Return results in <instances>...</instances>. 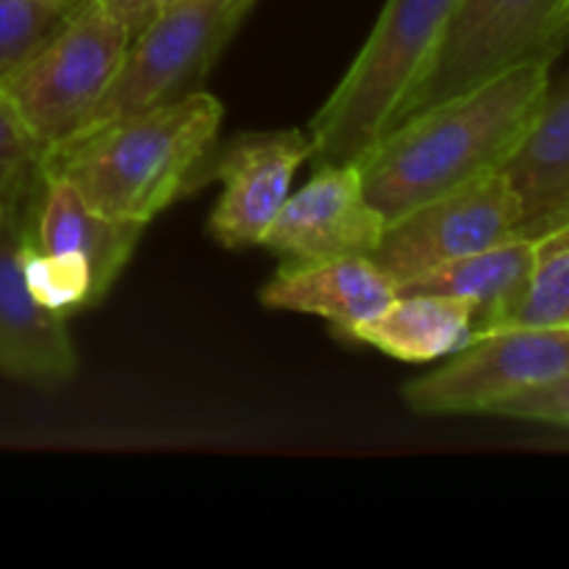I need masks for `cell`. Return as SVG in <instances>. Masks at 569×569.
I'll return each instance as SVG.
<instances>
[{"label":"cell","mask_w":569,"mask_h":569,"mask_svg":"<svg viewBox=\"0 0 569 569\" xmlns=\"http://www.w3.org/2000/svg\"><path fill=\"white\" fill-rule=\"evenodd\" d=\"M567 44H569V0L561 3L559 22H556V48H559V53L567 48Z\"/></svg>","instance_id":"cell-24"},{"label":"cell","mask_w":569,"mask_h":569,"mask_svg":"<svg viewBox=\"0 0 569 569\" xmlns=\"http://www.w3.org/2000/svg\"><path fill=\"white\" fill-rule=\"evenodd\" d=\"M522 222L526 206L506 172L498 170L387 222L370 259L400 289L450 261L515 237Z\"/></svg>","instance_id":"cell-8"},{"label":"cell","mask_w":569,"mask_h":569,"mask_svg":"<svg viewBox=\"0 0 569 569\" xmlns=\"http://www.w3.org/2000/svg\"><path fill=\"white\" fill-rule=\"evenodd\" d=\"M550 64H517L389 128L356 161L383 220L503 170L553 83Z\"/></svg>","instance_id":"cell-1"},{"label":"cell","mask_w":569,"mask_h":569,"mask_svg":"<svg viewBox=\"0 0 569 569\" xmlns=\"http://www.w3.org/2000/svg\"><path fill=\"white\" fill-rule=\"evenodd\" d=\"M306 161H311L309 128L248 131L222 142L220 150L214 144L200 170V183H222L209 214V237L228 250L264 242Z\"/></svg>","instance_id":"cell-9"},{"label":"cell","mask_w":569,"mask_h":569,"mask_svg":"<svg viewBox=\"0 0 569 569\" xmlns=\"http://www.w3.org/2000/svg\"><path fill=\"white\" fill-rule=\"evenodd\" d=\"M20 264L22 278H26L33 298L59 317H72L94 306L98 300H103L87 267L72 259H64V256H53L33 248L26 239V231H22Z\"/></svg>","instance_id":"cell-18"},{"label":"cell","mask_w":569,"mask_h":569,"mask_svg":"<svg viewBox=\"0 0 569 569\" xmlns=\"http://www.w3.org/2000/svg\"><path fill=\"white\" fill-rule=\"evenodd\" d=\"M383 231L387 220L367 198L356 161L320 164L289 194L261 244L283 261H322L372 256Z\"/></svg>","instance_id":"cell-10"},{"label":"cell","mask_w":569,"mask_h":569,"mask_svg":"<svg viewBox=\"0 0 569 569\" xmlns=\"http://www.w3.org/2000/svg\"><path fill=\"white\" fill-rule=\"evenodd\" d=\"M72 11L61 0H0V81L26 64Z\"/></svg>","instance_id":"cell-19"},{"label":"cell","mask_w":569,"mask_h":569,"mask_svg":"<svg viewBox=\"0 0 569 569\" xmlns=\"http://www.w3.org/2000/svg\"><path fill=\"white\" fill-rule=\"evenodd\" d=\"M533 261H537V237L515 233L492 248L415 278L398 292H431L461 300L470 306L476 333H483L506 326L511 309L526 292Z\"/></svg>","instance_id":"cell-14"},{"label":"cell","mask_w":569,"mask_h":569,"mask_svg":"<svg viewBox=\"0 0 569 569\" xmlns=\"http://www.w3.org/2000/svg\"><path fill=\"white\" fill-rule=\"evenodd\" d=\"M456 0H387L348 72L309 126L311 161L353 164L392 126L439 48Z\"/></svg>","instance_id":"cell-3"},{"label":"cell","mask_w":569,"mask_h":569,"mask_svg":"<svg viewBox=\"0 0 569 569\" xmlns=\"http://www.w3.org/2000/svg\"><path fill=\"white\" fill-rule=\"evenodd\" d=\"M569 220V189L561 198H556L548 209L539 211L537 217H531L528 222H522V228L517 233H526V237H537V233L548 231V228L559 226V222Z\"/></svg>","instance_id":"cell-23"},{"label":"cell","mask_w":569,"mask_h":569,"mask_svg":"<svg viewBox=\"0 0 569 569\" xmlns=\"http://www.w3.org/2000/svg\"><path fill=\"white\" fill-rule=\"evenodd\" d=\"M244 14L248 9L237 0H176L131 39L114 81L81 131L194 92Z\"/></svg>","instance_id":"cell-6"},{"label":"cell","mask_w":569,"mask_h":569,"mask_svg":"<svg viewBox=\"0 0 569 569\" xmlns=\"http://www.w3.org/2000/svg\"><path fill=\"white\" fill-rule=\"evenodd\" d=\"M6 209H9V206L3 203V200H0V220H3V214H6Z\"/></svg>","instance_id":"cell-27"},{"label":"cell","mask_w":569,"mask_h":569,"mask_svg":"<svg viewBox=\"0 0 569 569\" xmlns=\"http://www.w3.org/2000/svg\"><path fill=\"white\" fill-rule=\"evenodd\" d=\"M476 337L470 306L431 292H398L392 303L353 333L367 345L409 365L450 359Z\"/></svg>","instance_id":"cell-15"},{"label":"cell","mask_w":569,"mask_h":569,"mask_svg":"<svg viewBox=\"0 0 569 569\" xmlns=\"http://www.w3.org/2000/svg\"><path fill=\"white\" fill-rule=\"evenodd\" d=\"M506 326H569V220L537 233L531 278Z\"/></svg>","instance_id":"cell-17"},{"label":"cell","mask_w":569,"mask_h":569,"mask_svg":"<svg viewBox=\"0 0 569 569\" xmlns=\"http://www.w3.org/2000/svg\"><path fill=\"white\" fill-rule=\"evenodd\" d=\"M492 415L509 417V420L539 422V426L567 428L569 431V376L548 383V387L531 389V392L506 400Z\"/></svg>","instance_id":"cell-21"},{"label":"cell","mask_w":569,"mask_h":569,"mask_svg":"<svg viewBox=\"0 0 569 569\" xmlns=\"http://www.w3.org/2000/svg\"><path fill=\"white\" fill-rule=\"evenodd\" d=\"M44 150L0 89V200L26 206L42 183Z\"/></svg>","instance_id":"cell-20"},{"label":"cell","mask_w":569,"mask_h":569,"mask_svg":"<svg viewBox=\"0 0 569 569\" xmlns=\"http://www.w3.org/2000/svg\"><path fill=\"white\" fill-rule=\"evenodd\" d=\"M131 44L100 0H87L0 89L48 153L76 137L114 81Z\"/></svg>","instance_id":"cell-4"},{"label":"cell","mask_w":569,"mask_h":569,"mask_svg":"<svg viewBox=\"0 0 569 569\" xmlns=\"http://www.w3.org/2000/svg\"><path fill=\"white\" fill-rule=\"evenodd\" d=\"M100 3H103L106 11L126 28L128 37L133 39L150 20H156L161 11L170 9L176 0H100Z\"/></svg>","instance_id":"cell-22"},{"label":"cell","mask_w":569,"mask_h":569,"mask_svg":"<svg viewBox=\"0 0 569 569\" xmlns=\"http://www.w3.org/2000/svg\"><path fill=\"white\" fill-rule=\"evenodd\" d=\"M142 222L100 214L64 178L42 172V183L22 206V231L33 248L64 256L92 272L100 298L109 295L131 261Z\"/></svg>","instance_id":"cell-12"},{"label":"cell","mask_w":569,"mask_h":569,"mask_svg":"<svg viewBox=\"0 0 569 569\" xmlns=\"http://www.w3.org/2000/svg\"><path fill=\"white\" fill-rule=\"evenodd\" d=\"M561 3L565 0H456L431 64L406 94L392 126L511 67L533 59L553 61L559 56L556 22Z\"/></svg>","instance_id":"cell-5"},{"label":"cell","mask_w":569,"mask_h":569,"mask_svg":"<svg viewBox=\"0 0 569 569\" xmlns=\"http://www.w3.org/2000/svg\"><path fill=\"white\" fill-rule=\"evenodd\" d=\"M22 206L0 220V376L33 387H59L78 372L67 317L44 309L28 289L20 264Z\"/></svg>","instance_id":"cell-11"},{"label":"cell","mask_w":569,"mask_h":569,"mask_svg":"<svg viewBox=\"0 0 569 569\" xmlns=\"http://www.w3.org/2000/svg\"><path fill=\"white\" fill-rule=\"evenodd\" d=\"M237 3H242V6H244V9H250V6H253V3H256V0H237Z\"/></svg>","instance_id":"cell-26"},{"label":"cell","mask_w":569,"mask_h":569,"mask_svg":"<svg viewBox=\"0 0 569 569\" xmlns=\"http://www.w3.org/2000/svg\"><path fill=\"white\" fill-rule=\"evenodd\" d=\"M503 172L526 206V222L569 189V72L559 87L550 83Z\"/></svg>","instance_id":"cell-16"},{"label":"cell","mask_w":569,"mask_h":569,"mask_svg":"<svg viewBox=\"0 0 569 569\" xmlns=\"http://www.w3.org/2000/svg\"><path fill=\"white\" fill-rule=\"evenodd\" d=\"M61 3H67V6H70V9H78V6H83V3H87V0H61Z\"/></svg>","instance_id":"cell-25"},{"label":"cell","mask_w":569,"mask_h":569,"mask_svg":"<svg viewBox=\"0 0 569 569\" xmlns=\"http://www.w3.org/2000/svg\"><path fill=\"white\" fill-rule=\"evenodd\" d=\"M398 295L392 278L370 256L322 261H283L261 287L264 309L311 315L353 339L365 322L381 315Z\"/></svg>","instance_id":"cell-13"},{"label":"cell","mask_w":569,"mask_h":569,"mask_svg":"<svg viewBox=\"0 0 569 569\" xmlns=\"http://www.w3.org/2000/svg\"><path fill=\"white\" fill-rule=\"evenodd\" d=\"M222 117L220 100L194 89L172 103L76 133L44 153L42 172L64 178L100 214L150 226L194 189Z\"/></svg>","instance_id":"cell-2"},{"label":"cell","mask_w":569,"mask_h":569,"mask_svg":"<svg viewBox=\"0 0 569 569\" xmlns=\"http://www.w3.org/2000/svg\"><path fill=\"white\" fill-rule=\"evenodd\" d=\"M569 376V326H503L472 337L439 370L403 387L415 415H492L500 403Z\"/></svg>","instance_id":"cell-7"}]
</instances>
